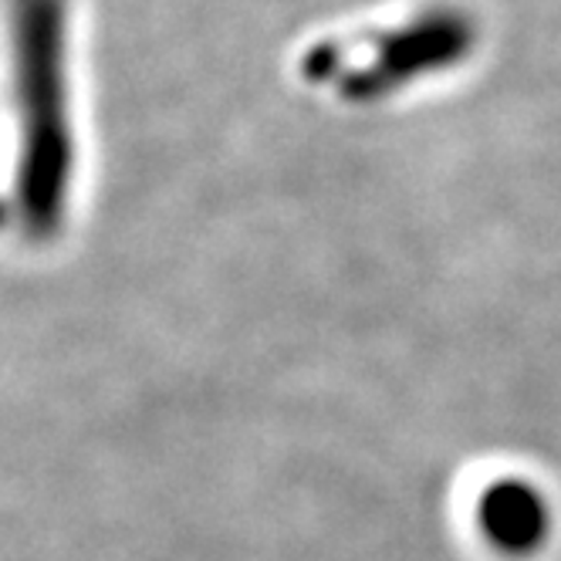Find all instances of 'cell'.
I'll return each mask as SVG.
<instances>
[{"instance_id": "cell-2", "label": "cell", "mask_w": 561, "mask_h": 561, "mask_svg": "<svg viewBox=\"0 0 561 561\" xmlns=\"http://www.w3.org/2000/svg\"><path fill=\"white\" fill-rule=\"evenodd\" d=\"M473 42L477 27L463 11L436 8L403 27L379 34L363 61L339 58L329 45H322L305 58L301 71L308 82H335L342 99L369 105L420 82L423 75L454 68L470 55Z\"/></svg>"}, {"instance_id": "cell-3", "label": "cell", "mask_w": 561, "mask_h": 561, "mask_svg": "<svg viewBox=\"0 0 561 561\" xmlns=\"http://www.w3.org/2000/svg\"><path fill=\"white\" fill-rule=\"evenodd\" d=\"M480 531L501 551L525 554L548 535V504L528 480H497L477 501Z\"/></svg>"}, {"instance_id": "cell-1", "label": "cell", "mask_w": 561, "mask_h": 561, "mask_svg": "<svg viewBox=\"0 0 561 561\" xmlns=\"http://www.w3.org/2000/svg\"><path fill=\"white\" fill-rule=\"evenodd\" d=\"M11 37L21 108L14 217L24 237L48 240L65 224L75 176L68 115V4L65 0H14Z\"/></svg>"}]
</instances>
